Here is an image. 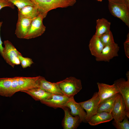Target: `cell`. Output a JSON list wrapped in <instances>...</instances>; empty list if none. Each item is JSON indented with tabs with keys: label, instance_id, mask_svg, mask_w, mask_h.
I'll return each instance as SVG.
<instances>
[{
	"label": "cell",
	"instance_id": "obj_11",
	"mask_svg": "<svg viewBox=\"0 0 129 129\" xmlns=\"http://www.w3.org/2000/svg\"><path fill=\"white\" fill-rule=\"evenodd\" d=\"M64 111V116L62 123V127L64 129H76L81 123L78 116H74L70 113L69 109L67 107L62 108Z\"/></svg>",
	"mask_w": 129,
	"mask_h": 129
},
{
	"label": "cell",
	"instance_id": "obj_13",
	"mask_svg": "<svg viewBox=\"0 0 129 129\" xmlns=\"http://www.w3.org/2000/svg\"><path fill=\"white\" fill-rule=\"evenodd\" d=\"M69 98L64 95L52 94L48 99L40 102L48 107L56 109L64 107Z\"/></svg>",
	"mask_w": 129,
	"mask_h": 129
},
{
	"label": "cell",
	"instance_id": "obj_33",
	"mask_svg": "<svg viewBox=\"0 0 129 129\" xmlns=\"http://www.w3.org/2000/svg\"><path fill=\"white\" fill-rule=\"evenodd\" d=\"M98 1L101 2L102 1V0H96Z\"/></svg>",
	"mask_w": 129,
	"mask_h": 129
},
{
	"label": "cell",
	"instance_id": "obj_22",
	"mask_svg": "<svg viewBox=\"0 0 129 129\" xmlns=\"http://www.w3.org/2000/svg\"><path fill=\"white\" fill-rule=\"evenodd\" d=\"M96 24V31L95 34L98 37L110 30L111 23L104 18L97 19Z\"/></svg>",
	"mask_w": 129,
	"mask_h": 129
},
{
	"label": "cell",
	"instance_id": "obj_2",
	"mask_svg": "<svg viewBox=\"0 0 129 129\" xmlns=\"http://www.w3.org/2000/svg\"><path fill=\"white\" fill-rule=\"evenodd\" d=\"M37 8L39 14L44 18L48 11L58 8H66L73 6L76 0H30Z\"/></svg>",
	"mask_w": 129,
	"mask_h": 129
},
{
	"label": "cell",
	"instance_id": "obj_14",
	"mask_svg": "<svg viewBox=\"0 0 129 129\" xmlns=\"http://www.w3.org/2000/svg\"><path fill=\"white\" fill-rule=\"evenodd\" d=\"M15 34L18 38L24 39L29 29L32 19L22 17L18 14Z\"/></svg>",
	"mask_w": 129,
	"mask_h": 129
},
{
	"label": "cell",
	"instance_id": "obj_23",
	"mask_svg": "<svg viewBox=\"0 0 129 129\" xmlns=\"http://www.w3.org/2000/svg\"><path fill=\"white\" fill-rule=\"evenodd\" d=\"M99 37L104 47L115 43L113 34L110 30L103 34Z\"/></svg>",
	"mask_w": 129,
	"mask_h": 129
},
{
	"label": "cell",
	"instance_id": "obj_25",
	"mask_svg": "<svg viewBox=\"0 0 129 129\" xmlns=\"http://www.w3.org/2000/svg\"><path fill=\"white\" fill-rule=\"evenodd\" d=\"M129 118L126 116L123 121L118 122L114 120L112 122V124L117 129H129Z\"/></svg>",
	"mask_w": 129,
	"mask_h": 129
},
{
	"label": "cell",
	"instance_id": "obj_5",
	"mask_svg": "<svg viewBox=\"0 0 129 129\" xmlns=\"http://www.w3.org/2000/svg\"><path fill=\"white\" fill-rule=\"evenodd\" d=\"M108 1V8L111 13L120 19L129 27V6L120 3Z\"/></svg>",
	"mask_w": 129,
	"mask_h": 129
},
{
	"label": "cell",
	"instance_id": "obj_10",
	"mask_svg": "<svg viewBox=\"0 0 129 129\" xmlns=\"http://www.w3.org/2000/svg\"><path fill=\"white\" fill-rule=\"evenodd\" d=\"M119 47L115 43L104 47L101 53L98 57H96L97 61L109 62L114 57L118 56V53Z\"/></svg>",
	"mask_w": 129,
	"mask_h": 129
},
{
	"label": "cell",
	"instance_id": "obj_32",
	"mask_svg": "<svg viewBox=\"0 0 129 129\" xmlns=\"http://www.w3.org/2000/svg\"><path fill=\"white\" fill-rule=\"evenodd\" d=\"M126 1L127 5L129 6V0H126Z\"/></svg>",
	"mask_w": 129,
	"mask_h": 129
},
{
	"label": "cell",
	"instance_id": "obj_7",
	"mask_svg": "<svg viewBox=\"0 0 129 129\" xmlns=\"http://www.w3.org/2000/svg\"><path fill=\"white\" fill-rule=\"evenodd\" d=\"M126 109L124 101L119 93L115 99L111 113L113 118L116 121L121 122L125 116L129 118V114L126 112Z\"/></svg>",
	"mask_w": 129,
	"mask_h": 129
},
{
	"label": "cell",
	"instance_id": "obj_8",
	"mask_svg": "<svg viewBox=\"0 0 129 129\" xmlns=\"http://www.w3.org/2000/svg\"><path fill=\"white\" fill-rule=\"evenodd\" d=\"M97 84L99 90L97 92L100 98L99 104L119 93L118 87L114 83L111 85L99 82Z\"/></svg>",
	"mask_w": 129,
	"mask_h": 129
},
{
	"label": "cell",
	"instance_id": "obj_6",
	"mask_svg": "<svg viewBox=\"0 0 129 129\" xmlns=\"http://www.w3.org/2000/svg\"><path fill=\"white\" fill-rule=\"evenodd\" d=\"M44 19L41 14L32 19L29 30L24 39H29L41 35L46 30L43 21Z\"/></svg>",
	"mask_w": 129,
	"mask_h": 129
},
{
	"label": "cell",
	"instance_id": "obj_3",
	"mask_svg": "<svg viewBox=\"0 0 129 129\" xmlns=\"http://www.w3.org/2000/svg\"><path fill=\"white\" fill-rule=\"evenodd\" d=\"M57 82L64 95L69 98L74 97L82 88L81 80L74 77H67Z\"/></svg>",
	"mask_w": 129,
	"mask_h": 129
},
{
	"label": "cell",
	"instance_id": "obj_1",
	"mask_svg": "<svg viewBox=\"0 0 129 129\" xmlns=\"http://www.w3.org/2000/svg\"><path fill=\"white\" fill-rule=\"evenodd\" d=\"M40 76L0 78V95L11 97L18 92L39 88Z\"/></svg>",
	"mask_w": 129,
	"mask_h": 129
},
{
	"label": "cell",
	"instance_id": "obj_12",
	"mask_svg": "<svg viewBox=\"0 0 129 129\" xmlns=\"http://www.w3.org/2000/svg\"><path fill=\"white\" fill-rule=\"evenodd\" d=\"M70 110V113L73 116H78L81 122L86 123L87 113L79 103L75 101L74 97L69 98L65 106Z\"/></svg>",
	"mask_w": 129,
	"mask_h": 129
},
{
	"label": "cell",
	"instance_id": "obj_9",
	"mask_svg": "<svg viewBox=\"0 0 129 129\" xmlns=\"http://www.w3.org/2000/svg\"><path fill=\"white\" fill-rule=\"evenodd\" d=\"M100 98L97 92L94 93L92 98L86 101L79 102L86 111L87 122L97 113Z\"/></svg>",
	"mask_w": 129,
	"mask_h": 129
},
{
	"label": "cell",
	"instance_id": "obj_28",
	"mask_svg": "<svg viewBox=\"0 0 129 129\" xmlns=\"http://www.w3.org/2000/svg\"><path fill=\"white\" fill-rule=\"evenodd\" d=\"M124 47L125 54L128 58H129V35H127V38L124 43Z\"/></svg>",
	"mask_w": 129,
	"mask_h": 129
},
{
	"label": "cell",
	"instance_id": "obj_4",
	"mask_svg": "<svg viewBox=\"0 0 129 129\" xmlns=\"http://www.w3.org/2000/svg\"><path fill=\"white\" fill-rule=\"evenodd\" d=\"M4 47L1 55L6 62L12 67L20 64L18 57L22 54L8 40L4 41Z\"/></svg>",
	"mask_w": 129,
	"mask_h": 129
},
{
	"label": "cell",
	"instance_id": "obj_24",
	"mask_svg": "<svg viewBox=\"0 0 129 129\" xmlns=\"http://www.w3.org/2000/svg\"><path fill=\"white\" fill-rule=\"evenodd\" d=\"M16 6L19 10L27 5L35 6L30 0H6Z\"/></svg>",
	"mask_w": 129,
	"mask_h": 129
},
{
	"label": "cell",
	"instance_id": "obj_20",
	"mask_svg": "<svg viewBox=\"0 0 129 129\" xmlns=\"http://www.w3.org/2000/svg\"><path fill=\"white\" fill-rule=\"evenodd\" d=\"M18 14L24 17L32 19L39 14L37 8L36 6H26L18 9Z\"/></svg>",
	"mask_w": 129,
	"mask_h": 129
},
{
	"label": "cell",
	"instance_id": "obj_16",
	"mask_svg": "<svg viewBox=\"0 0 129 129\" xmlns=\"http://www.w3.org/2000/svg\"><path fill=\"white\" fill-rule=\"evenodd\" d=\"M39 88L51 94L64 95L57 82L52 83L47 81L40 76Z\"/></svg>",
	"mask_w": 129,
	"mask_h": 129
},
{
	"label": "cell",
	"instance_id": "obj_15",
	"mask_svg": "<svg viewBox=\"0 0 129 129\" xmlns=\"http://www.w3.org/2000/svg\"><path fill=\"white\" fill-rule=\"evenodd\" d=\"M114 83L118 87L125 102L126 112L129 114V80L126 81L124 78H120L115 81Z\"/></svg>",
	"mask_w": 129,
	"mask_h": 129
},
{
	"label": "cell",
	"instance_id": "obj_26",
	"mask_svg": "<svg viewBox=\"0 0 129 129\" xmlns=\"http://www.w3.org/2000/svg\"><path fill=\"white\" fill-rule=\"evenodd\" d=\"M18 58L22 67L23 69L30 67L34 63L31 59L24 57L22 55H19Z\"/></svg>",
	"mask_w": 129,
	"mask_h": 129
},
{
	"label": "cell",
	"instance_id": "obj_29",
	"mask_svg": "<svg viewBox=\"0 0 129 129\" xmlns=\"http://www.w3.org/2000/svg\"><path fill=\"white\" fill-rule=\"evenodd\" d=\"M3 22H0V28L2 26ZM3 43L1 40V37L0 35V53L1 55L2 53V51L3 48V47L2 46V44Z\"/></svg>",
	"mask_w": 129,
	"mask_h": 129
},
{
	"label": "cell",
	"instance_id": "obj_27",
	"mask_svg": "<svg viewBox=\"0 0 129 129\" xmlns=\"http://www.w3.org/2000/svg\"><path fill=\"white\" fill-rule=\"evenodd\" d=\"M7 7L12 9L15 8L14 5L12 3L6 0H0V10L3 8Z\"/></svg>",
	"mask_w": 129,
	"mask_h": 129
},
{
	"label": "cell",
	"instance_id": "obj_31",
	"mask_svg": "<svg viewBox=\"0 0 129 129\" xmlns=\"http://www.w3.org/2000/svg\"><path fill=\"white\" fill-rule=\"evenodd\" d=\"M126 75L127 78V80H129V71H128L126 72Z\"/></svg>",
	"mask_w": 129,
	"mask_h": 129
},
{
	"label": "cell",
	"instance_id": "obj_21",
	"mask_svg": "<svg viewBox=\"0 0 129 129\" xmlns=\"http://www.w3.org/2000/svg\"><path fill=\"white\" fill-rule=\"evenodd\" d=\"M119 93L116 94L111 97L99 104L98 106L97 113L105 112L111 113L115 99Z\"/></svg>",
	"mask_w": 129,
	"mask_h": 129
},
{
	"label": "cell",
	"instance_id": "obj_17",
	"mask_svg": "<svg viewBox=\"0 0 129 129\" xmlns=\"http://www.w3.org/2000/svg\"><path fill=\"white\" fill-rule=\"evenodd\" d=\"M112 113L105 112L97 113L93 116L87 122L91 126L109 122L113 119Z\"/></svg>",
	"mask_w": 129,
	"mask_h": 129
},
{
	"label": "cell",
	"instance_id": "obj_18",
	"mask_svg": "<svg viewBox=\"0 0 129 129\" xmlns=\"http://www.w3.org/2000/svg\"><path fill=\"white\" fill-rule=\"evenodd\" d=\"M104 46L99 37L94 34L90 39L89 47L91 55L95 57L101 53Z\"/></svg>",
	"mask_w": 129,
	"mask_h": 129
},
{
	"label": "cell",
	"instance_id": "obj_30",
	"mask_svg": "<svg viewBox=\"0 0 129 129\" xmlns=\"http://www.w3.org/2000/svg\"><path fill=\"white\" fill-rule=\"evenodd\" d=\"M108 1L118 2L127 4L126 0H108Z\"/></svg>",
	"mask_w": 129,
	"mask_h": 129
},
{
	"label": "cell",
	"instance_id": "obj_19",
	"mask_svg": "<svg viewBox=\"0 0 129 129\" xmlns=\"http://www.w3.org/2000/svg\"><path fill=\"white\" fill-rule=\"evenodd\" d=\"M22 92L29 95L35 101L40 102L47 99L52 94L40 88H32Z\"/></svg>",
	"mask_w": 129,
	"mask_h": 129
}]
</instances>
